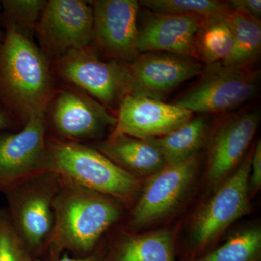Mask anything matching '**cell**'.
Returning <instances> with one entry per match:
<instances>
[{
	"instance_id": "obj_1",
	"label": "cell",
	"mask_w": 261,
	"mask_h": 261,
	"mask_svg": "<svg viewBox=\"0 0 261 261\" xmlns=\"http://www.w3.org/2000/svg\"><path fill=\"white\" fill-rule=\"evenodd\" d=\"M123 207L112 197L61 177L53 201L54 226L41 260H56L64 252L74 257L90 255L121 220Z\"/></svg>"
},
{
	"instance_id": "obj_2",
	"label": "cell",
	"mask_w": 261,
	"mask_h": 261,
	"mask_svg": "<svg viewBox=\"0 0 261 261\" xmlns=\"http://www.w3.org/2000/svg\"><path fill=\"white\" fill-rule=\"evenodd\" d=\"M0 44V107L19 129L33 117L46 114L56 93L51 61L34 40L5 29Z\"/></svg>"
},
{
	"instance_id": "obj_3",
	"label": "cell",
	"mask_w": 261,
	"mask_h": 261,
	"mask_svg": "<svg viewBox=\"0 0 261 261\" xmlns=\"http://www.w3.org/2000/svg\"><path fill=\"white\" fill-rule=\"evenodd\" d=\"M51 171L63 179L112 197L123 205L135 202L140 178L126 172L89 144L47 137Z\"/></svg>"
},
{
	"instance_id": "obj_4",
	"label": "cell",
	"mask_w": 261,
	"mask_h": 261,
	"mask_svg": "<svg viewBox=\"0 0 261 261\" xmlns=\"http://www.w3.org/2000/svg\"><path fill=\"white\" fill-rule=\"evenodd\" d=\"M60 185L58 173L46 171L18 182L3 193L15 229L40 260L54 226L53 201Z\"/></svg>"
},
{
	"instance_id": "obj_5",
	"label": "cell",
	"mask_w": 261,
	"mask_h": 261,
	"mask_svg": "<svg viewBox=\"0 0 261 261\" xmlns=\"http://www.w3.org/2000/svg\"><path fill=\"white\" fill-rule=\"evenodd\" d=\"M56 79L83 91L111 112L130 93L128 63L104 61L94 46L70 51L51 62Z\"/></svg>"
},
{
	"instance_id": "obj_6",
	"label": "cell",
	"mask_w": 261,
	"mask_h": 261,
	"mask_svg": "<svg viewBox=\"0 0 261 261\" xmlns=\"http://www.w3.org/2000/svg\"><path fill=\"white\" fill-rule=\"evenodd\" d=\"M48 137L91 144L106 139L116 126V116L83 91L58 85L45 114Z\"/></svg>"
},
{
	"instance_id": "obj_7",
	"label": "cell",
	"mask_w": 261,
	"mask_h": 261,
	"mask_svg": "<svg viewBox=\"0 0 261 261\" xmlns=\"http://www.w3.org/2000/svg\"><path fill=\"white\" fill-rule=\"evenodd\" d=\"M259 84L258 72L219 62L203 67L199 80L174 104L193 113L227 112L252 99Z\"/></svg>"
},
{
	"instance_id": "obj_8",
	"label": "cell",
	"mask_w": 261,
	"mask_h": 261,
	"mask_svg": "<svg viewBox=\"0 0 261 261\" xmlns=\"http://www.w3.org/2000/svg\"><path fill=\"white\" fill-rule=\"evenodd\" d=\"M252 152L251 149L196 213L190 231L194 251H202L212 245L233 222L250 211L249 177Z\"/></svg>"
},
{
	"instance_id": "obj_9",
	"label": "cell",
	"mask_w": 261,
	"mask_h": 261,
	"mask_svg": "<svg viewBox=\"0 0 261 261\" xmlns=\"http://www.w3.org/2000/svg\"><path fill=\"white\" fill-rule=\"evenodd\" d=\"M38 47L51 62L70 51L93 45L91 1L49 0L36 29Z\"/></svg>"
},
{
	"instance_id": "obj_10",
	"label": "cell",
	"mask_w": 261,
	"mask_h": 261,
	"mask_svg": "<svg viewBox=\"0 0 261 261\" xmlns=\"http://www.w3.org/2000/svg\"><path fill=\"white\" fill-rule=\"evenodd\" d=\"M199 154L178 164L166 166L146 179L130 211L128 226L135 232L170 216L185 200L195 181Z\"/></svg>"
},
{
	"instance_id": "obj_11",
	"label": "cell",
	"mask_w": 261,
	"mask_h": 261,
	"mask_svg": "<svg viewBox=\"0 0 261 261\" xmlns=\"http://www.w3.org/2000/svg\"><path fill=\"white\" fill-rule=\"evenodd\" d=\"M51 171L45 114L16 132H0V193L25 178Z\"/></svg>"
},
{
	"instance_id": "obj_12",
	"label": "cell",
	"mask_w": 261,
	"mask_h": 261,
	"mask_svg": "<svg viewBox=\"0 0 261 261\" xmlns=\"http://www.w3.org/2000/svg\"><path fill=\"white\" fill-rule=\"evenodd\" d=\"M128 68L130 95L163 101L184 82L200 75L203 65L190 57L147 51L139 53Z\"/></svg>"
},
{
	"instance_id": "obj_13",
	"label": "cell",
	"mask_w": 261,
	"mask_h": 261,
	"mask_svg": "<svg viewBox=\"0 0 261 261\" xmlns=\"http://www.w3.org/2000/svg\"><path fill=\"white\" fill-rule=\"evenodd\" d=\"M93 8L96 50L111 60L129 63L139 54L136 0H95Z\"/></svg>"
},
{
	"instance_id": "obj_14",
	"label": "cell",
	"mask_w": 261,
	"mask_h": 261,
	"mask_svg": "<svg viewBox=\"0 0 261 261\" xmlns=\"http://www.w3.org/2000/svg\"><path fill=\"white\" fill-rule=\"evenodd\" d=\"M260 123L256 111L225 116L215 126L209 140L207 177L211 187L221 185L246 156Z\"/></svg>"
},
{
	"instance_id": "obj_15",
	"label": "cell",
	"mask_w": 261,
	"mask_h": 261,
	"mask_svg": "<svg viewBox=\"0 0 261 261\" xmlns=\"http://www.w3.org/2000/svg\"><path fill=\"white\" fill-rule=\"evenodd\" d=\"M112 132L149 140L171 133L193 118L194 113L175 104L127 95L117 111Z\"/></svg>"
},
{
	"instance_id": "obj_16",
	"label": "cell",
	"mask_w": 261,
	"mask_h": 261,
	"mask_svg": "<svg viewBox=\"0 0 261 261\" xmlns=\"http://www.w3.org/2000/svg\"><path fill=\"white\" fill-rule=\"evenodd\" d=\"M203 18L146 12L138 28L139 53L161 51L193 58L194 41Z\"/></svg>"
},
{
	"instance_id": "obj_17",
	"label": "cell",
	"mask_w": 261,
	"mask_h": 261,
	"mask_svg": "<svg viewBox=\"0 0 261 261\" xmlns=\"http://www.w3.org/2000/svg\"><path fill=\"white\" fill-rule=\"evenodd\" d=\"M135 177H149L166 166L159 149L149 140L111 132L106 139L89 144Z\"/></svg>"
},
{
	"instance_id": "obj_18",
	"label": "cell",
	"mask_w": 261,
	"mask_h": 261,
	"mask_svg": "<svg viewBox=\"0 0 261 261\" xmlns=\"http://www.w3.org/2000/svg\"><path fill=\"white\" fill-rule=\"evenodd\" d=\"M107 250L108 261H175L174 240L168 229L122 233Z\"/></svg>"
},
{
	"instance_id": "obj_19",
	"label": "cell",
	"mask_w": 261,
	"mask_h": 261,
	"mask_svg": "<svg viewBox=\"0 0 261 261\" xmlns=\"http://www.w3.org/2000/svg\"><path fill=\"white\" fill-rule=\"evenodd\" d=\"M207 135V122L203 116H198L168 135L147 140L159 149L166 166H171L198 154Z\"/></svg>"
},
{
	"instance_id": "obj_20",
	"label": "cell",
	"mask_w": 261,
	"mask_h": 261,
	"mask_svg": "<svg viewBox=\"0 0 261 261\" xmlns=\"http://www.w3.org/2000/svg\"><path fill=\"white\" fill-rule=\"evenodd\" d=\"M228 12L202 19L193 47V58L201 63L207 65L224 62L231 54L233 34Z\"/></svg>"
},
{
	"instance_id": "obj_21",
	"label": "cell",
	"mask_w": 261,
	"mask_h": 261,
	"mask_svg": "<svg viewBox=\"0 0 261 261\" xmlns=\"http://www.w3.org/2000/svg\"><path fill=\"white\" fill-rule=\"evenodd\" d=\"M228 15L233 29V45L231 54L222 63L227 66L250 69L260 55V20L232 10Z\"/></svg>"
},
{
	"instance_id": "obj_22",
	"label": "cell",
	"mask_w": 261,
	"mask_h": 261,
	"mask_svg": "<svg viewBox=\"0 0 261 261\" xmlns=\"http://www.w3.org/2000/svg\"><path fill=\"white\" fill-rule=\"evenodd\" d=\"M261 230L252 226L233 233L222 245L190 261H260Z\"/></svg>"
},
{
	"instance_id": "obj_23",
	"label": "cell",
	"mask_w": 261,
	"mask_h": 261,
	"mask_svg": "<svg viewBox=\"0 0 261 261\" xmlns=\"http://www.w3.org/2000/svg\"><path fill=\"white\" fill-rule=\"evenodd\" d=\"M47 3L46 0H3V13H0L2 28L14 29L34 40L36 29Z\"/></svg>"
},
{
	"instance_id": "obj_24",
	"label": "cell",
	"mask_w": 261,
	"mask_h": 261,
	"mask_svg": "<svg viewBox=\"0 0 261 261\" xmlns=\"http://www.w3.org/2000/svg\"><path fill=\"white\" fill-rule=\"evenodd\" d=\"M139 4L149 11L207 18L231 10L227 2L216 0H143Z\"/></svg>"
},
{
	"instance_id": "obj_25",
	"label": "cell",
	"mask_w": 261,
	"mask_h": 261,
	"mask_svg": "<svg viewBox=\"0 0 261 261\" xmlns=\"http://www.w3.org/2000/svg\"><path fill=\"white\" fill-rule=\"evenodd\" d=\"M37 259L15 229L6 207H0V261Z\"/></svg>"
},
{
	"instance_id": "obj_26",
	"label": "cell",
	"mask_w": 261,
	"mask_h": 261,
	"mask_svg": "<svg viewBox=\"0 0 261 261\" xmlns=\"http://www.w3.org/2000/svg\"><path fill=\"white\" fill-rule=\"evenodd\" d=\"M261 186V142H257L255 149L252 152L251 167L249 177V190L250 195L252 192H257Z\"/></svg>"
},
{
	"instance_id": "obj_27",
	"label": "cell",
	"mask_w": 261,
	"mask_h": 261,
	"mask_svg": "<svg viewBox=\"0 0 261 261\" xmlns=\"http://www.w3.org/2000/svg\"><path fill=\"white\" fill-rule=\"evenodd\" d=\"M227 3L232 11L260 20V0H231Z\"/></svg>"
},
{
	"instance_id": "obj_28",
	"label": "cell",
	"mask_w": 261,
	"mask_h": 261,
	"mask_svg": "<svg viewBox=\"0 0 261 261\" xmlns=\"http://www.w3.org/2000/svg\"><path fill=\"white\" fill-rule=\"evenodd\" d=\"M36 261H43L37 259ZM53 261H108V250L102 245H99L97 248L90 255L82 257H70L68 252L62 254L59 258Z\"/></svg>"
},
{
	"instance_id": "obj_29",
	"label": "cell",
	"mask_w": 261,
	"mask_h": 261,
	"mask_svg": "<svg viewBox=\"0 0 261 261\" xmlns=\"http://www.w3.org/2000/svg\"><path fill=\"white\" fill-rule=\"evenodd\" d=\"M20 130L15 124L14 121L11 117L5 112L4 110L0 107V132L9 130V132H16Z\"/></svg>"
},
{
	"instance_id": "obj_30",
	"label": "cell",
	"mask_w": 261,
	"mask_h": 261,
	"mask_svg": "<svg viewBox=\"0 0 261 261\" xmlns=\"http://www.w3.org/2000/svg\"><path fill=\"white\" fill-rule=\"evenodd\" d=\"M0 8H1V1H0ZM5 37V31L2 29L1 24H0V44L3 42Z\"/></svg>"
}]
</instances>
